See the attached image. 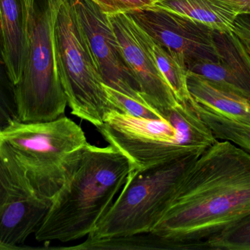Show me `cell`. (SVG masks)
I'll list each match as a JSON object with an SVG mask.
<instances>
[{
    "label": "cell",
    "mask_w": 250,
    "mask_h": 250,
    "mask_svg": "<svg viewBox=\"0 0 250 250\" xmlns=\"http://www.w3.org/2000/svg\"><path fill=\"white\" fill-rule=\"evenodd\" d=\"M250 215V154L217 140L188 169L152 233L188 250H208L216 238Z\"/></svg>",
    "instance_id": "cell-1"
},
{
    "label": "cell",
    "mask_w": 250,
    "mask_h": 250,
    "mask_svg": "<svg viewBox=\"0 0 250 250\" xmlns=\"http://www.w3.org/2000/svg\"><path fill=\"white\" fill-rule=\"evenodd\" d=\"M129 173V161L117 148L86 142L72 157L36 240L66 243L87 237L111 208Z\"/></svg>",
    "instance_id": "cell-2"
},
{
    "label": "cell",
    "mask_w": 250,
    "mask_h": 250,
    "mask_svg": "<svg viewBox=\"0 0 250 250\" xmlns=\"http://www.w3.org/2000/svg\"><path fill=\"white\" fill-rule=\"evenodd\" d=\"M190 100L165 112L160 119L141 118L112 110L96 129L127 159L129 172L198 157L218 139L194 110Z\"/></svg>",
    "instance_id": "cell-3"
},
{
    "label": "cell",
    "mask_w": 250,
    "mask_h": 250,
    "mask_svg": "<svg viewBox=\"0 0 250 250\" xmlns=\"http://www.w3.org/2000/svg\"><path fill=\"white\" fill-rule=\"evenodd\" d=\"M87 142L73 120L12 122L0 130V161L24 192L52 201L62 186L73 154Z\"/></svg>",
    "instance_id": "cell-4"
},
{
    "label": "cell",
    "mask_w": 250,
    "mask_h": 250,
    "mask_svg": "<svg viewBox=\"0 0 250 250\" xmlns=\"http://www.w3.org/2000/svg\"><path fill=\"white\" fill-rule=\"evenodd\" d=\"M63 1L34 0L24 67L20 81L13 87L19 121H51L65 112L67 98L59 76L54 38Z\"/></svg>",
    "instance_id": "cell-5"
},
{
    "label": "cell",
    "mask_w": 250,
    "mask_h": 250,
    "mask_svg": "<svg viewBox=\"0 0 250 250\" xmlns=\"http://www.w3.org/2000/svg\"><path fill=\"white\" fill-rule=\"evenodd\" d=\"M199 157L129 172L111 208L86 238L122 237L152 231L174 199L188 169Z\"/></svg>",
    "instance_id": "cell-6"
},
{
    "label": "cell",
    "mask_w": 250,
    "mask_h": 250,
    "mask_svg": "<svg viewBox=\"0 0 250 250\" xmlns=\"http://www.w3.org/2000/svg\"><path fill=\"white\" fill-rule=\"evenodd\" d=\"M54 38L59 76L72 114L96 128L101 126L113 107L70 0L60 6Z\"/></svg>",
    "instance_id": "cell-7"
},
{
    "label": "cell",
    "mask_w": 250,
    "mask_h": 250,
    "mask_svg": "<svg viewBox=\"0 0 250 250\" xmlns=\"http://www.w3.org/2000/svg\"><path fill=\"white\" fill-rule=\"evenodd\" d=\"M128 14L187 70L195 63L219 59L214 30L201 22L154 6Z\"/></svg>",
    "instance_id": "cell-8"
},
{
    "label": "cell",
    "mask_w": 250,
    "mask_h": 250,
    "mask_svg": "<svg viewBox=\"0 0 250 250\" xmlns=\"http://www.w3.org/2000/svg\"><path fill=\"white\" fill-rule=\"evenodd\" d=\"M122 56L146 103L160 114L179 104L151 53L146 33L128 13L108 16Z\"/></svg>",
    "instance_id": "cell-9"
},
{
    "label": "cell",
    "mask_w": 250,
    "mask_h": 250,
    "mask_svg": "<svg viewBox=\"0 0 250 250\" xmlns=\"http://www.w3.org/2000/svg\"><path fill=\"white\" fill-rule=\"evenodd\" d=\"M70 1L104 84L146 104L123 60L120 44L108 16L90 0Z\"/></svg>",
    "instance_id": "cell-10"
},
{
    "label": "cell",
    "mask_w": 250,
    "mask_h": 250,
    "mask_svg": "<svg viewBox=\"0 0 250 250\" xmlns=\"http://www.w3.org/2000/svg\"><path fill=\"white\" fill-rule=\"evenodd\" d=\"M219 52L215 61H202L189 66L188 72L236 90L250 98V53L233 32L214 30Z\"/></svg>",
    "instance_id": "cell-11"
},
{
    "label": "cell",
    "mask_w": 250,
    "mask_h": 250,
    "mask_svg": "<svg viewBox=\"0 0 250 250\" xmlns=\"http://www.w3.org/2000/svg\"><path fill=\"white\" fill-rule=\"evenodd\" d=\"M34 0H0L2 57L13 86L21 78L26 60L29 22Z\"/></svg>",
    "instance_id": "cell-12"
},
{
    "label": "cell",
    "mask_w": 250,
    "mask_h": 250,
    "mask_svg": "<svg viewBox=\"0 0 250 250\" xmlns=\"http://www.w3.org/2000/svg\"><path fill=\"white\" fill-rule=\"evenodd\" d=\"M51 201L34 196L20 189L0 206V243L9 250L20 247L43 221Z\"/></svg>",
    "instance_id": "cell-13"
},
{
    "label": "cell",
    "mask_w": 250,
    "mask_h": 250,
    "mask_svg": "<svg viewBox=\"0 0 250 250\" xmlns=\"http://www.w3.org/2000/svg\"><path fill=\"white\" fill-rule=\"evenodd\" d=\"M188 88L198 104L230 120L250 125V98L242 92L188 72Z\"/></svg>",
    "instance_id": "cell-14"
},
{
    "label": "cell",
    "mask_w": 250,
    "mask_h": 250,
    "mask_svg": "<svg viewBox=\"0 0 250 250\" xmlns=\"http://www.w3.org/2000/svg\"><path fill=\"white\" fill-rule=\"evenodd\" d=\"M190 18L215 31L231 33L239 13L224 0H157L153 4Z\"/></svg>",
    "instance_id": "cell-15"
},
{
    "label": "cell",
    "mask_w": 250,
    "mask_h": 250,
    "mask_svg": "<svg viewBox=\"0 0 250 250\" xmlns=\"http://www.w3.org/2000/svg\"><path fill=\"white\" fill-rule=\"evenodd\" d=\"M59 249L76 250H188L181 242L169 240L152 232L138 233L122 237L89 239L86 238L80 245Z\"/></svg>",
    "instance_id": "cell-16"
},
{
    "label": "cell",
    "mask_w": 250,
    "mask_h": 250,
    "mask_svg": "<svg viewBox=\"0 0 250 250\" xmlns=\"http://www.w3.org/2000/svg\"><path fill=\"white\" fill-rule=\"evenodd\" d=\"M190 103L216 139L229 141L250 154V125L223 117L198 104L192 98Z\"/></svg>",
    "instance_id": "cell-17"
},
{
    "label": "cell",
    "mask_w": 250,
    "mask_h": 250,
    "mask_svg": "<svg viewBox=\"0 0 250 250\" xmlns=\"http://www.w3.org/2000/svg\"><path fill=\"white\" fill-rule=\"evenodd\" d=\"M146 35L157 66L173 91L178 102H188L192 98L188 88V70L164 47L148 34Z\"/></svg>",
    "instance_id": "cell-18"
},
{
    "label": "cell",
    "mask_w": 250,
    "mask_h": 250,
    "mask_svg": "<svg viewBox=\"0 0 250 250\" xmlns=\"http://www.w3.org/2000/svg\"><path fill=\"white\" fill-rule=\"evenodd\" d=\"M108 101L113 110L133 117L146 119H160L164 115L148 104L128 96L123 92L104 84Z\"/></svg>",
    "instance_id": "cell-19"
},
{
    "label": "cell",
    "mask_w": 250,
    "mask_h": 250,
    "mask_svg": "<svg viewBox=\"0 0 250 250\" xmlns=\"http://www.w3.org/2000/svg\"><path fill=\"white\" fill-rule=\"evenodd\" d=\"M208 250H250V215L216 238Z\"/></svg>",
    "instance_id": "cell-20"
},
{
    "label": "cell",
    "mask_w": 250,
    "mask_h": 250,
    "mask_svg": "<svg viewBox=\"0 0 250 250\" xmlns=\"http://www.w3.org/2000/svg\"><path fill=\"white\" fill-rule=\"evenodd\" d=\"M0 44H1V43H0ZM0 55L2 56L1 46H0ZM0 62H4V60H0ZM16 111L13 85L10 82L7 73L0 72V124L6 123L13 118L16 114Z\"/></svg>",
    "instance_id": "cell-21"
},
{
    "label": "cell",
    "mask_w": 250,
    "mask_h": 250,
    "mask_svg": "<svg viewBox=\"0 0 250 250\" xmlns=\"http://www.w3.org/2000/svg\"><path fill=\"white\" fill-rule=\"evenodd\" d=\"M107 16L130 13L135 10L148 8L154 0H90Z\"/></svg>",
    "instance_id": "cell-22"
},
{
    "label": "cell",
    "mask_w": 250,
    "mask_h": 250,
    "mask_svg": "<svg viewBox=\"0 0 250 250\" xmlns=\"http://www.w3.org/2000/svg\"><path fill=\"white\" fill-rule=\"evenodd\" d=\"M20 188L12 180L10 175L0 161V206L8 199L10 195L17 192Z\"/></svg>",
    "instance_id": "cell-23"
},
{
    "label": "cell",
    "mask_w": 250,
    "mask_h": 250,
    "mask_svg": "<svg viewBox=\"0 0 250 250\" xmlns=\"http://www.w3.org/2000/svg\"><path fill=\"white\" fill-rule=\"evenodd\" d=\"M233 33L250 47V14H239L234 23Z\"/></svg>",
    "instance_id": "cell-24"
},
{
    "label": "cell",
    "mask_w": 250,
    "mask_h": 250,
    "mask_svg": "<svg viewBox=\"0 0 250 250\" xmlns=\"http://www.w3.org/2000/svg\"><path fill=\"white\" fill-rule=\"evenodd\" d=\"M239 14H250V0H224Z\"/></svg>",
    "instance_id": "cell-25"
},
{
    "label": "cell",
    "mask_w": 250,
    "mask_h": 250,
    "mask_svg": "<svg viewBox=\"0 0 250 250\" xmlns=\"http://www.w3.org/2000/svg\"><path fill=\"white\" fill-rule=\"evenodd\" d=\"M246 45V46L248 47V50H249V51L250 53V47L248 46V45Z\"/></svg>",
    "instance_id": "cell-26"
},
{
    "label": "cell",
    "mask_w": 250,
    "mask_h": 250,
    "mask_svg": "<svg viewBox=\"0 0 250 250\" xmlns=\"http://www.w3.org/2000/svg\"><path fill=\"white\" fill-rule=\"evenodd\" d=\"M157 1V0H154V1Z\"/></svg>",
    "instance_id": "cell-27"
}]
</instances>
